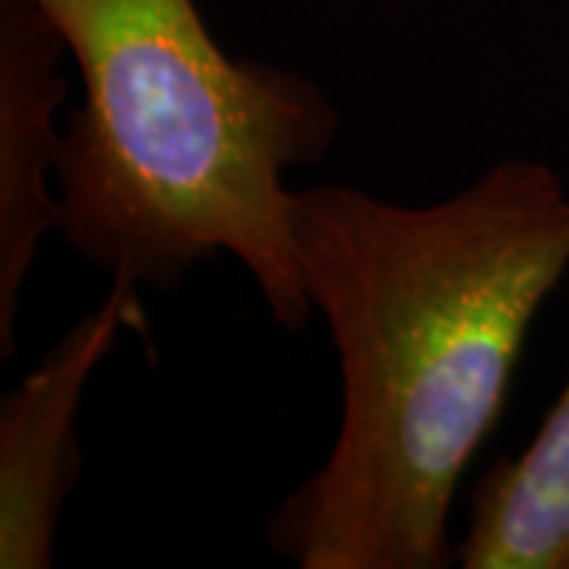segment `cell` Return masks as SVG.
<instances>
[{"label": "cell", "mask_w": 569, "mask_h": 569, "mask_svg": "<svg viewBox=\"0 0 569 569\" xmlns=\"http://www.w3.org/2000/svg\"><path fill=\"white\" fill-rule=\"evenodd\" d=\"M82 77L58 162L63 241L111 282L171 291L231 257L284 332L313 313L288 171L339 111L295 70L228 54L197 0H36Z\"/></svg>", "instance_id": "cell-2"}, {"label": "cell", "mask_w": 569, "mask_h": 569, "mask_svg": "<svg viewBox=\"0 0 569 569\" xmlns=\"http://www.w3.org/2000/svg\"><path fill=\"white\" fill-rule=\"evenodd\" d=\"M67 41L36 0H0V358L17 355L22 284L41 241L61 224L58 111Z\"/></svg>", "instance_id": "cell-4"}, {"label": "cell", "mask_w": 569, "mask_h": 569, "mask_svg": "<svg viewBox=\"0 0 569 569\" xmlns=\"http://www.w3.org/2000/svg\"><path fill=\"white\" fill-rule=\"evenodd\" d=\"M142 288L114 282L102 305L0 402V567L48 569L70 490L80 481L77 415L89 377L123 332L149 336Z\"/></svg>", "instance_id": "cell-3"}, {"label": "cell", "mask_w": 569, "mask_h": 569, "mask_svg": "<svg viewBox=\"0 0 569 569\" xmlns=\"http://www.w3.org/2000/svg\"><path fill=\"white\" fill-rule=\"evenodd\" d=\"M298 263L339 358L342 418L266 522L301 569H447L449 512L531 320L569 269V190L507 159L440 203L295 190Z\"/></svg>", "instance_id": "cell-1"}, {"label": "cell", "mask_w": 569, "mask_h": 569, "mask_svg": "<svg viewBox=\"0 0 569 569\" xmlns=\"http://www.w3.org/2000/svg\"><path fill=\"white\" fill-rule=\"evenodd\" d=\"M468 507L459 567L569 569V380L529 447L475 481Z\"/></svg>", "instance_id": "cell-5"}]
</instances>
